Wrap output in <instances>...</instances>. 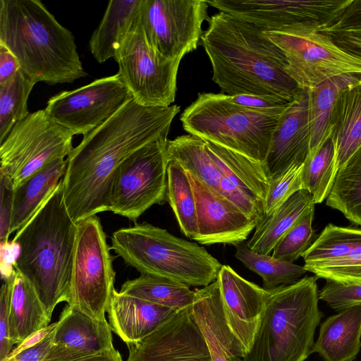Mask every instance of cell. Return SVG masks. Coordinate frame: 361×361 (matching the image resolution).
Returning <instances> with one entry per match:
<instances>
[{"label":"cell","instance_id":"6da1fadb","mask_svg":"<svg viewBox=\"0 0 361 361\" xmlns=\"http://www.w3.org/2000/svg\"><path fill=\"white\" fill-rule=\"evenodd\" d=\"M180 107H149L128 100L111 118L73 147L62 178L63 200L72 220L109 212L116 171L146 145L167 137Z\"/></svg>","mask_w":361,"mask_h":361},{"label":"cell","instance_id":"7a4b0ae2","mask_svg":"<svg viewBox=\"0 0 361 361\" xmlns=\"http://www.w3.org/2000/svg\"><path fill=\"white\" fill-rule=\"evenodd\" d=\"M207 21L201 39L212 79L223 92L293 100L300 88L286 72L285 54L263 30L223 11Z\"/></svg>","mask_w":361,"mask_h":361},{"label":"cell","instance_id":"3957f363","mask_svg":"<svg viewBox=\"0 0 361 361\" xmlns=\"http://www.w3.org/2000/svg\"><path fill=\"white\" fill-rule=\"evenodd\" d=\"M0 44L35 83H71L87 75L73 35L39 0H0Z\"/></svg>","mask_w":361,"mask_h":361},{"label":"cell","instance_id":"277c9868","mask_svg":"<svg viewBox=\"0 0 361 361\" xmlns=\"http://www.w3.org/2000/svg\"><path fill=\"white\" fill-rule=\"evenodd\" d=\"M77 224L63 200L62 180L12 242L19 252L14 269L34 286L47 315L69 298Z\"/></svg>","mask_w":361,"mask_h":361},{"label":"cell","instance_id":"5b68a950","mask_svg":"<svg viewBox=\"0 0 361 361\" xmlns=\"http://www.w3.org/2000/svg\"><path fill=\"white\" fill-rule=\"evenodd\" d=\"M318 302L316 276L267 290L259 327L240 361H305L323 317Z\"/></svg>","mask_w":361,"mask_h":361},{"label":"cell","instance_id":"8992f818","mask_svg":"<svg viewBox=\"0 0 361 361\" xmlns=\"http://www.w3.org/2000/svg\"><path fill=\"white\" fill-rule=\"evenodd\" d=\"M111 249L141 274L173 280L190 286L215 281L222 264L204 247L149 223L115 231Z\"/></svg>","mask_w":361,"mask_h":361},{"label":"cell","instance_id":"52a82bcc","mask_svg":"<svg viewBox=\"0 0 361 361\" xmlns=\"http://www.w3.org/2000/svg\"><path fill=\"white\" fill-rule=\"evenodd\" d=\"M231 102L223 93H200L182 113L190 135L264 164L280 116Z\"/></svg>","mask_w":361,"mask_h":361},{"label":"cell","instance_id":"ba28073f","mask_svg":"<svg viewBox=\"0 0 361 361\" xmlns=\"http://www.w3.org/2000/svg\"><path fill=\"white\" fill-rule=\"evenodd\" d=\"M76 224L67 304L94 319L104 320L115 288L111 247L97 215Z\"/></svg>","mask_w":361,"mask_h":361},{"label":"cell","instance_id":"9c48e42d","mask_svg":"<svg viewBox=\"0 0 361 361\" xmlns=\"http://www.w3.org/2000/svg\"><path fill=\"white\" fill-rule=\"evenodd\" d=\"M73 135L44 109L30 114L0 144V174L16 189L49 163L68 157Z\"/></svg>","mask_w":361,"mask_h":361},{"label":"cell","instance_id":"30bf717a","mask_svg":"<svg viewBox=\"0 0 361 361\" xmlns=\"http://www.w3.org/2000/svg\"><path fill=\"white\" fill-rule=\"evenodd\" d=\"M167 137L139 149L114 174L109 212L135 222L154 204L167 201Z\"/></svg>","mask_w":361,"mask_h":361},{"label":"cell","instance_id":"8fae6325","mask_svg":"<svg viewBox=\"0 0 361 361\" xmlns=\"http://www.w3.org/2000/svg\"><path fill=\"white\" fill-rule=\"evenodd\" d=\"M350 0H212L209 6L264 32L305 35L331 27Z\"/></svg>","mask_w":361,"mask_h":361},{"label":"cell","instance_id":"7c38bea8","mask_svg":"<svg viewBox=\"0 0 361 361\" xmlns=\"http://www.w3.org/2000/svg\"><path fill=\"white\" fill-rule=\"evenodd\" d=\"M117 73L133 99L149 107H168L175 101L181 60L169 59L148 43L139 16L114 58Z\"/></svg>","mask_w":361,"mask_h":361},{"label":"cell","instance_id":"4fadbf2b","mask_svg":"<svg viewBox=\"0 0 361 361\" xmlns=\"http://www.w3.org/2000/svg\"><path fill=\"white\" fill-rule=\"evenodd\" d=\"M208 6L203 0H141L139 23L156 51L181 60L197 48Z\"/></svg>","mask_w":361,"mask_h":361},{"label":"cell","instance_id":"5bb4252c","mask_svg":"<svg viewBox=\"0 0 361 361\" xmlns=\"http://www.w3.org/2000/svg\"><path fill=\"white\" fill-rule=\"evenodd\" d=\"M264 32L285 54L286 72L302 90H309L337 75H361V59L339 48L325 33Z\"/></svg>","mask_w":361,"mask_h":361},{"label":"cell","instance_id":"9a60e30c","mask_svg":"<svg viewBox=\"0 0 361 361\" xmlns=\"http://www.w3.org/2000/svg\"><path fill=\"white\" fill-rule=\"evenodd\" d=\"M132 96L118 73L51 97L44 109L74 135H87L111 118Z\"/></svg>","mask_w":361,"mask_h":361},{"label":"cell","instance_id":"2e32d148","mask_svg":"<svg viewBox=\"0 0 361 361\" xmlns=\"http://www.w3.org/2000/svg\"><path fill=\"white\" fill-rule=\"evenodd\" d=\"M304 268L326 281L361 283V228L328 224L302 256Z\"/></svg>","mask_w":361,"mask_h":361},{"label":"cell","instance_id":"e0dca14e","mask_svg":"<svg viewBox=\"0 0 361 361\" xmlns=\"http://www.w3.org/2000/svg\"><path fill=\"white\" fill-rule=\"evenodd\" d=\"M126 346V361H211L190 307L179 310L140 341Z\"/></svg>","mask_w":361,"mask_h":361},{"label":"cell","instance_id":"ac0fdd59","mask_svg":"<svg viewBox=\"0 0 361 361\" xmlns=\"http://www.w3.org/2000/svg\"><path fill=\"white\" fill-rule=\"evenodd\" d=\"M186 173L196 202L197 234L193 240L202 245L224 243L234 246L246 241L257 221L190 172Z\"/></svg>","mask_w":361,"mask_h":361},{"label":"cell","instance_id":"d6986e66","mask_svg":"<svg viewBox=\"0 0 361 361\" xmlns=\"http://www.w3.org/2000/svg\"><path fill=\"white\" fill-rule=\"evenodd\" d=\"M205 142L221 171V194L250 218L259 220L264 214L270 181L264 165L212 142Z\"/></svg>","mask_w":361,"mask_h":361},{"label":"cell","instance_id":"ffe728a7","mask_svg":"<svg viewBox=\"0 0 361 361\" xmlns=\"http://www.w3.org/2000/svg\"><path fill=\"white\" fill-rule=\"evenodd\" d=\"M310 149L309 93L300 89L280 116L272 134L263 164L270 179L295 164H304Z\"/></svg>","mask_w":361,"mask_h":361},{"label":"cell","instance_id":"44dd1931","mask_svg":"<svg viewBox=\"0 0 361 361\" xmlns=\"http://www.w3.org/2000/svg\"><path fill=\"white\" fill-rule=\"evenodd\" d=\"M217 279L227 323L246 353L259 327L267 290L243 279L228 265H222Z\"/></svg>","mask_w":361,"mask_h":361},{"label":"cell","instance_id":"7402d4cb","mask_svg":"<svg viewBox=\"0 0 361 361\" xmlns=\"http://www.w3.org/2000/svg\"><path fill=\"white\" fill-rule=\"evenodd\" d=\"M194 291L190 310L211 361H240L245 352L225 317L219 280Z\"/></svg>","mask_w":361,"mask_h":361},{"label":"cell","instance_id":"603a6c76","mask_svg":"<svg viewBox=\"0 0 361 361\" xmlns=\"http://www.w3.org/2000/svg\"><path fill=\"white\" fill-rule=\"evenodd\" d=\"M179 310L113 290L106 312L114 331L126 343L149 336Z\"/></svg>","mask_w":361,"mask_h":361},{"label":"cell","instance_id":"cb8c5ba5","mask_svg":"<svg viewBox=\"0 0 361 361\" xmlns=\"http://www.w3.org/2000/svg\"><path fill=\"white\" fill-rule=\"evenodd\" d=\"M361 347V305L338 311L320 326L312 353L324 361H353Z\"/></svg>","mask_w":361,"mask_h":361},{"label":"cell","instance_id":"d4e9b609","mask_svg":"<svg viewBox=\"0 0 361 361\" xmlns=\"http://www.w3.org/2000/svg\"><path fill=\"white\" fill-rule=\"evenodd\" d=\"M52 344L94 353L114 348L112 330L106 319H94L68 304L61 313Z\"/></svg>","mask_w":361,"mask_h":361},{"label":"cell","instance_id":"484cf974","mask_svg":"<svg viewBox=\"0 0 361 361\" xmlns=\"http://www.w3.org/2000/svg\"><path fill=\"white\" fill-rule=\"evenodd\" d=\"M66 159L45 166L14 190L10 233L22 229L51 195L65 175Z\"/></svg>","mask_w":361,"mask_h":361},{"label":"cell","instance_id":"4316f807","mask_svg":"<svg viewBox=\"0 0 361 361\" xmlns=\"http://www.w3.org/2000/svg\"><path fill=\"white\" fill-rule=\"evenodd\" d=\"M141 0H111L89 42L90 52L99 63L116 53L139 16Z\"/></svg>","mask_w":361,"mask_h":361},{"label":"cell","instance_id":"83f0119b","mask_svg":"<svg viewBox=\"0 0 361 361\" xmlns=\"http://www.w3.org/2000/svg\"><path fill=\"white\" fill-rule=\"evenodd\" d=\"M339 169L361 145V82L343 89L334 106L329 128Z\"/></svg>","mask_w":361,"mask_h":361},{"label":"cell","instance_id":"f1b7e54d","mask_svg":"<svg viewBox=\"0 0 361 361\" xmlns=\"http://www.w3.org/2000/svg\"><path fill=\"white\" fill-rule=\"evenodd\" d=\"M314 204L307 190L294 193L271 214H264L257 220L255 232L247 241L250 250L269 255L288 230Z\"/></svg>","mask_w":361,"mask_h":361},{"label":"cell","instance_id":"f546056e","mask_svg":"<svg viewBox=\"0 0 361 361\" xmlns=\"http://www.w3.org/2000/svg\"><path fill=\"white\" fill-rule=\"evenodd\" d=\"M10 310V336L19 345L33 333L49 325L45 307L32 284L15 269Z\"/></svg>","mask_w":361,"mask_h":361},{"label":"cell","instance_id":"4dcf8cb0","mask_svg":"<svg viewBox=\"0 0 361 361\" xmlns=\"http://www.w3.org/2000/svg\"><path fill=\"white\" fill-rule=\"evenodd\" d=\"M360 80V74H343L326 80L308 90L310 126L308 157L315 154L329 133L332 112L340 92Z\"/></svg>","mask_w":361,"mask_h":361},{"label":"cell","instance_id":"1f68e13d","mask_svg":"<svg viewBox=\"0 0 361 361\" xmlns=\"http://www.w3.org/2000/svg\"><path fill=\"white\" fill-rule=\"evenodd\" d=\"M167 152L169 160L176 161L185 171L222 195L221 171L204 140L190 134L168 140Z\"/></svg>","mask_w":361,"mask_h":361},{"label":"cell","instance_id":"d6a6232c","mask_svg":"<svg viewBox=\"0 0 361 361\" xmlns=\"http://www.w3.org/2000/svg\"><path fill=\"white\" fill-rule=\"evenodd\" d=\"M119 292L177 310L190 307L195 298V291L188 286L148 274L127 280Z\"/></svg>","mask_w":361,"mask_h":361},{"label":"cell","instance_id":"836d02e7","mask_svg":"<svg viewBox=\"0 0 361 361\" xmlns=\"http://www.w3.org/2000/svg\"><path fill=\"white\" fill-rule=\"evenodd\" d=\"M326 204L361 226V145L338 169Z\"/></svg>","mask_w":361,"mask_h":361},{"label":"cell","instance_id":"e575fe53","mask_svg":"<svg viewBox=\"0 0 361 361\" xmlns=\"http://www.w3.org/2000/svg\"><path fill=\"white\" fill-rule=\"evenodd\" d=\"M167 202L172 208L182 233L193 240L197 234L194 192L186 171L176 161L167 166Z\"/></svg>","mask_w":361,"mask_h":361},{"label":"cell","instance_id":"d590c367","mask_svg":"<svg viewBox=\"0 0 361 361\" xmlns=\"http://www.w3.org/2000/svg\"><path fill=\"white\" fill-rule=\"evenodd\" d=\"M338 170L336 147L329 133L315 154L303 164V189L310 193L314 204L326 200Z\"/></svg>","mask_w":361,"mask_h":361},{"label":"cell","instance_id":"8d00e7d4","mask_svg":"<svg viewBox=\"0 0 361 361\" xmlns=\"http://www.w3.org/2000/svg\"><path fill=\"white\" fill-rule=\"evenodd\" d=\"M235 247V257L262 277V288L265 290L293 284L307 271L304 267L294 263L254 252L248 247L247 241L240 243Z\"/></svg>","mask_w":361,"mask_h":361},{"label":"cell","instance_id":"74e56055","mask_svg":"<svg viewBox=\"0 0 361 361\" xmlns=\"http://www.w3.org/2000/svg\"><path fill=\"white\" fill-rule=\"evenodd\" d=\"M35 84L20 70L10 81L0 85V144L14 126L30 114L27 101Z\"/></svg>","mask_w":361,"mask_h":361},{"label":"cell","instance_id":"f35d334b","mask_svg":"<svg viewBox=\"0 0 361 361\" xmlns=\"http://www.w3.org/2000/svg\"><path fill=\"white\" fill-rule=\"evenodd\" d=\"M314 207L310 209L288 230L274 247L272 257L293 263L312 243Z\"/></svg>","mask_w":361,"mask_h":361},{"label":"cell","instance_id":"ab89813d","mask_svg":"<svg viewBox=\"0 0 361 361\" xmlns=\"http://www.w3.org/2000/svg\"><path fill=\"white\" fill-rule=\"evenodd\" d=\"M303 164H295L281 174L271 178L264 200V214H271L296 192L303 189Z\"/></svg>","mask_w":361,"mask_h":361},{"label":"cell","instance_id":"60d3db41","mask_svg":"<svg viewBox=\"0 0 361 361\" xmlns=\"http://www.w3.org/2000/svg\"><path fill=\"white\" fill-rule=\"evenodd\" d=\"M319 299L337 311L361 305V283L343 285L326 281L324 287L319 291Z\"/></svg>","mask_w":361,"mask_h":361},{"label":"cell","instance_id":"b9f144b4","mask_svg":"<svg viewBox=\"0 0 361 361\" xmlns=\"http://www.w3.org/2000/svg\"><path fill=\"white\" fill-rule=\"evenodd\" d=\"M14 274L15 272L4 279L0 291V361L8 357L14 345L10 336V310Z\"/></svg>","mask_w":361,"mask_h":361},{"label":"cell","instance_id":"7bdbcfd3","mask_svg":"<svg viewBox=\"0 0 361 361\" xmlns=\"http://www.w3.org/2000/svg\"><path fill=\"white\" fill-rule=\"evenodd\" d=\"M41 361H123L115 348L99 353H87L65 346L52 344Z\"/></svg>","mask_w":361,"mask_h":361},{"label":"cell","instance_id":"ee69618b","mask_svg":"<svg viewBox=\"0 0 361 361\" xmlns=\"http://www.w3.org/2000/svg\"><path fill=\"white\" fill-rule=\"evenodd\" d=\"M14 187L11 181L0 174V242H9L11 222L13 207Z\"/></svg>","mask_w":361,"mask_h":361},{"label":"cell","instance_id":"f6af8a7d","mask_svg":"<svg viewBox=\"0 0 361 361\" xmlns=\"http://www.w3.org/2000/svg\"><path fill=\"white\" fill-rule=\"evenodd\" d=\"M228 97L231 102L238 105L276 114H282L291 102L271 97L250 94L228 95Z\"/></svg>","mask_w":361,"mask_h":361},{"label":"cell","instance_id":"bcb514c9","mask_svg":"<svg viewBox=\"0 0 361 361\" xmlns=\"http://www.w3.org/2000/svg\"><path fill=\"white\" fill-rule=\"evenodd\" d=\"M321 32L328 35L334 43L343 51L361 59V27L329 28Z\"/></svg>","mask_w":361,"mask_h":361},{"label":"cell","instance_id":"7dc6e473","mask_svg":"<svg viewBox=\"0 0 361 361\" xmlns=\"http://www.w3.org/2000/svg\"><path fill=\"white\" fill-rule=\"evenodd\" d=\"M354 27H361V0H350L329 29Z\"/></svg>","mask_w":361,"mask_h":361},{"label":"cell","instance_id":"c3c4849f","mask_svg":"<svg viewBox=\"0 0 361 361\" xmlns=\"http://www.w3.org/2000/svg\"><path fill=\"white\" fill-rule=\"evenodd\" d=\"M16 57L6 47L0 44V85L10 81L20 71Z\"/></svg>","mask_w":361,"mask_h":361},{"label":"cell","instance_id":"681fc988","mask_svg":"<svg viewBox=\"0 0 361 361\" xmlns=\"http://www.w3.org/2000/svg\"><path fill=\"white\" fill-rule=\"evenodd\" d=\"M54 331L36 345L3 361H41L52 345Z\"/></svg>","mask_w":361,"mask_h":361},{"label":"cell","instance_id":"f907efd6","mask_svg":"<svg viewBox=\"0 0 361 361\" xmlns=\"http://www.w3.org/2000/svg\"><path fill=\"white\" fill-rule=\"evenodd\" d=\"M59 323V322L58 320L57 322L51 323L47 327H44L29 336L22 343L18 345L16 348L13 349L8 357L4 360L11 358L18 355L21 352L30 348L42 341L56 329Z\"/></svg>","mask_w":361,"mask_h":361},{"label":"cell","instance_id":"816d5d0a","mask_svg":"<svg viewBox=\"0 0 361 361\" xmlns=\"http://www.w3.org/2000/svg\"><path fill=\"white\" fill-rule=\"evenodd\" d=\"M360 82H361V80H360Z\"/></svg>","mask_w":361,"mask_h":361}]
</instances>
